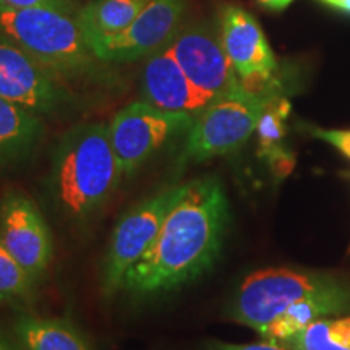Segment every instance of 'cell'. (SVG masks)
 Wrapping results in <instances>:
<instances>
[{"label": "cell", "mask_w": 350, "mask_h": 350, "mask_svg": "<svg viewBox=\"0 0 350 350\" xmlns=\"http://www.w3.org/2000/svg\"><path fill=\"white\" fill-rule=\"evenodd\" d=\"M281 345L288 350H350V317L318 319Z\"/></svg>", "instance_id": "obj_18"}, {"label": "cell", "mask_w": 350, "mask_h": 350, "mask_svg": "<svg viewBox=\"0 0 350 350\" xmlns=\"http://www.w3.org/2000/svg\"><path fill=\"white\" fill-rule=\"evenodd\" d=\"M219 36L245 90L275 93L273 83L278 60L255 16L242 7L226 5L221 12Z\"/></svg>", "instance_id": "obj_10"}, {"label": "cell", "mask_w": 350, "mask_h": 350, "mask_svg": "<svg viewBox=\"0 0 350 350\" xmlns=\"http://www.w3.org/2000/svg\"><path fill=\"white\" fill-rule=\"evenodd\" d=\"M0 2L12 7H51L68 13L78 12L73 0H0Z\"/></svg>", "instance_id": "obj_21"}, {"label": "cell", "mask_w": 350, "mask_h": 350, "mask_svg": "<svg viewBox=\"0 0 350 350\" xmlns=\"http://www.w3.org/2000/svg\"><path fill=\"white\" fill-rule=\"evenodd\" d=\"M258 2H260L262 7L269 8V10L279 12V10H284V8L291 5L294 0H258Z\"/></svg>", "instance_id": "obj_24"}, {"label": "cell", "mask_w": 350, "mask_h": 350, "mask_svg": "<svg viewBox=\"0 0 350 350\" xmlns=\"http://www.w3.org/2000/svg\"><path fill=\"white\" fill-rule=\"evenodd\" d=\"M291 112V104L282 96L274 94L269 99L261 119L258 122V142L260 156L268 157L273 167L281 174H287L294 165V157L286 152L282 146L286 137V120Z\"/></svg>", "instance_id": "obj_17"}, {"label": "cell", "mask_w": 350, "mask_h": 350, "mask_svg": "<svg viewBox=\"0 0 350 350\" xmlns=\"http://www.w3.org/2000/svg\"><path fill=\"white\" fill-rule=\"evenodd\" d=\"M187 183L175 185L130 208L117 222L109 243L103 271V292L113 297L120 292L125 274L150 250L163 229L165 217L182 198Z\"/></svg>", "instance_id": "obj_6"}, {"label": "cell", "mask_w": 350, "mask_h": 350, "mask_svg": "<svg viewBox=\"0 0 350 350\" xmlns=\"http://www.w3.org/2000/svg\"><path fill=\"white\" fill-rule=\"evenodd\" d=\"M206 350H288L281 344H274L266 340L262 344H247V345H237V344H226L221 340H209L206 342Z\"/></svg>", "instance_id": "obj_22"}, {"label": "cell", "mask_w": 350, "mask_h": 350, "mask_svg": "<svg viewBox=\"0 0 350 350\" xmlns=\"http://www.w3.org/2000/svg\"><path fill=\"white\" fill-rule=\"evenodd\" d=\"M312 135L323 142L332 144L345 157L350 159V130H326V129H312Z\"/></svg>", "instance_id": "obj_20"}, {"label": "cell", "mask_w": 350, "mask_h": 350, "mask_svg": "<svg viewBox=\"0 0 350 350\" xmlns=\"http://www.w3.org/2000/svg\"><path fill=\"white\" fill-rule=\"evenodd\" d=\"M195 116L169 112L146 100H135L113 117L109 135L122 175H133L170 138L188 131Z\"/></svg>", "instance_id": "obj_7"}, {"label": "cell", "mask_w": 350, "mask_h": 350, "mask_svg": "<svg viewBox=\"0 0 350 350\" xmlns=\"http://www.w3.org/2000/svg\"><path fill=\"white\" fill-rule=\"evenodd\" d=\"M274 94L278 93H253L239 86L209 103L188 129L182 161L203 163L243 146L256 131L261 113Z\"/></svg>", "instance_id": "obj_5"}, {"label": "cell", "mask_w": 350, "mask_h": 350, "mask_svg": "<svg viewBox=\"0 0 350 350\" xmlns=\"http://www.w3.org/2000/svg\"><path fill=\"white\" fill-rule=\"evenodd\" d=\"M0 240L33 281H41L54 258V243L41 211L23 191L8 190L0 198Z\"/></svg>", "instance_id": "obj_11"}, {"label": "cell", "mask_w": 350, "mask_h": 350, "mask_svg": "<svg viewBox=\"0 0 350 350\" xmlns=\"http://www.w3.org/2000/svg\"><path fill=\"white\" fill-rule=\"evenodd\" d=\"M142 94L146 103L163 111L195 117L214 100L193 85L167 47L148 57L142 73Z\"/></svg>", "instance_id": "obj_13"}, {"label": "cell", "mask_w": 350, "mask_h": 350, "mask_svg": "<svg viewBox=\"0 0 350 350\" xmlns=\"http://www.w3.org/2000/svg\"><path fill=\"white\" fill-rule=\"evenodd\" d=\"M187 0H151L125 31L88 41L99 62H133L167 47L187 12Z\"/></svg>", "instance_id": "obj_8"}, {"label": "cell", "mask_w": 350, "mask_h": 350, "mask_svg": "<svg viewBox=\"0 0 350 350\" xmlns=\"http://www.w3.org/2000/svg\"><path fill=\"white\" fill-rule=\"evenodd\" d=\"M229 221V200L217 177L187 182L154 243L125 274L120 292L151 297L193 282L217 261Z\"/></svg>", "instance_id": "obj_1"}, {"label": "cell", "mask_w": 350, "mask_h": 350, "mask_svg": "<svg viewBox=\"0 0 350 350\" xmlns=\"http://www.w3.org/2000/svg\"><path fill=\"white\" fill-rule=\"evenodd\" d=\"M350 288L331 275L287 268H269L243 279L232 297L227 317L261 334L286 310L314 297L342 294Z\"/></svg>", "instance_id": "obj_4"}, {"label": "cell", "mask_w": 350, "mask_h": 350, "mask_svg": "<svg viewBox=\"0 0 350 350\" xmlns=\"http://www.w3.org/2000/svg\"><path fill=\"white\" fill-rule=\"evenodd\" d=\"M318 2L325 3V5L334 8V10L349 13L350 15V0H318Z\"/></svg>", "instance_id": "obj_25"}, {"label": "cell", "mask_w": 350, "mask_h": 350, "mask_svg": "<svg viewBox=\"0 0 350 350\" xmlns=\"http://www.w3.org/2000/svg\"><path fill=\"white\" fill-rule=\"evenodd\" d=\"M120 177L109 125L83 124L57 144L47 188L57 211L83 222L107 203Z\"/></svg>", "instance_id": "obj_2"}, {"label": "cell", "mask_w": 350, "mask_h": 350, "mask_svg": "<svg viewBox=\"0 0 350 350\" xmlns=\"http://www.w3.org/2000/svg\"><path fill=\"white\" fill-rule=\"evenodd\" d=\"M0 350H25V347L18 342V339L13 340L5 332L0 331Z\"/></svg>", "instance_id": "obj_23"}, {"label": "cell", "mask_w": 350, "mask_h": 350, "mask_svg": "<svg viewBox=\"0 0 350 350\" xmlns=\"http://www.w3.org/2000/svg\"><path fill=\"white\" fill-rule=\"evenodd\" d=\"M33 278L0 240V304L21 305L33 297Z\"/></svg>", "instance_id": "obj_19"}, {"label": "cell", "mask_w": 350, "mask_h": 350, "mask_svg": "<svg viewBox=\"0 0 350 350\" xmlns=\"http://www.w3.org/2000/svg\"><path fill=\"white\" fill-rule=\"evenodd\" d=\"M151 0H91L77 12L86 42L125 31Z\"/></svg>", "instance_id": "obj_16"}, {"label": "cell", "mask_w": 350, "mask_h": 350, "mask_svg": "<svg viewBox=\"0 0 350 350\" xmlns=\"http://www.w3.org/2000/svg\"><path fill=\"white\" fill-rule=\"evenodd\" d=\"M13 332L25 350H93L86 336L64 318L21 313L15 319Z\"/></svg>", "instance_id": "obj_15"}, {"label": "cell", "mask_w": 350, "mask_h": 350, "mask_svg": "<svg viewBox=\"0 0 350 350\" xmlns=\"http://www.w3.org/2000/svg\"><path fill=\"white\" fill-rule=\"evenodd\" d=\"M0 33L59 78L86 75L98 60L88 46L77 13L0 2Z\"/></svg>", "instance_id": "obj_3"}, {"label": "cell", "mask_w": 350, "mask_h": 350, "mask_svg": "<svg viewBox=\"0 0 350 350\" xmlns=\"http://www.w3.org/2000/svg\"><path fill=\"white\" fill-rule=\"evenodd\" d=\"M167 49L193 85L213 99L242 86L221 36L206 23L182 26Z\"/></svg>", "instance_id": "obj_12"}, {"label": "cell", "mask_w": 350, "mask_h": 350, "mask_svg": "<svg viewBox=\"0 0 350 350\" xmlns=\"http://www.w3.org/2000/svg\"><path fill=\"white\" fill-rule=\"evenodd\" d=\"M0 98L38 116H54L72 100L59 77L0 33Z\"/></svg>", "instance_id": "obj_9"}, {"label": "cell", "mask_w": 350, "mask_h": 350, "mask_svg": "<svg viewBox=\"0 0 350 350\" xmlns=\"http://www.w3.org/2000/svg\"><path fill=\"white\" fill-rule=\"evenodd\" d=\"M41 116L0 98V169L21 163L44 137Z\"/></svg>", "instance_id": "obj_14"}]
</instances>
